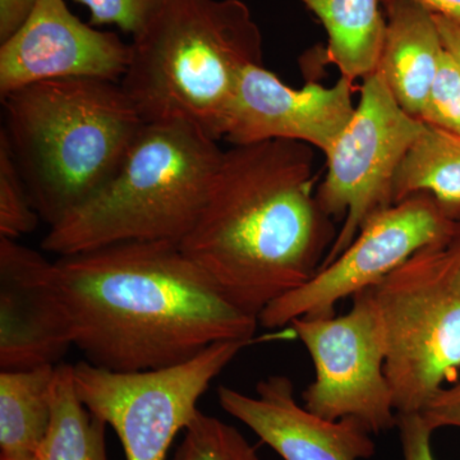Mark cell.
<instances>
[{
    "instance_id": "obj_1",
    "label": "cell",
    "mask_w": 460,
    "mask_h": 460,
    "mask_svg": "<svg viewBox=\"0 0 460 460\" xmlns=\"http://www.w3.org/2000/svg\"><path fill=\"white\" fill-rule=\"evenodd\" d=\"M51 284L72 347L109 371L178 365L220 341H252L259 325L172 242H124L59 257Z\"/></svg>"
},
{
    "instance_id": "obj_2",
    "label": "cell",
    "mask_w": 460,
    "mask_h": 460,
    "mask_svg": "<svg viewBox=\"0 0 460 460\" xmlns=\"http://www.w3.org/2000/svg\"><path fill=\"white\" fill-rule=\"evenodd\" d=\"M313 147L271 140L224 151L181 248L220 295L259 320L311 279L337 238L314 190Z\"/></svg>"
},
{
    "instance_id": "obj_3",
    "label": "cell",
    "mask_w": 460,
    "mask_h": 460,
    "mask_svg": "<svg viewBox=\"0 0 460 460\" xmlns=\"http://www.w3.org/2000/svg\"><path fill=\"white\" fill-rule=\"evenodd\" d=\"M2 132L48 226L96 195L146 126L120 83L56 78L2 98Z\"/></svg>"
},
{
    "instance_id": "obj_4",
    "label": "cell",
    "mask_w": 460,
    "mask_h": 460,
    "mask_svg": "<svg viewBox=\"0 0 460 460\" xmlns=\"http://www.w3.org/2000/svg\"><path fill=\"white\" fill-rule=\"evenodd\" d=\"M262 60V33L246 3L165 0L133 38L120 86L145 122L181 120L220 140L242 75Z\"/></svg>"
},
{
    "instance_id": "obj_5",
    "label": "cell",
    "mask_w": 460,
    "mask_h": 460,
    "mask_svg": "<svg viewBox=\"0 0 460 460\" xmlns=\"http://www.w3.org/2000/svg\"><path fill=\"white\" fill-rule=\"evenodd\" d=\"M193 124L146 123L113 178L42 239L59 257L124 242L181 244L195 226L223 157Z\"/></svg>"
},
{
    "instance_id": "obj_6",
    "label": "cell",
    "mask_w": 460,
    "mask_h": 460,
    "mask_svg": "<svg viewBox=\"0 0 460 460\" xmlns=\"http://www.w3.org/2000/svg\"><path fill=\"white\" fill-rule=\"evenodd\" d=\"M441 248L420 251L370 288L398 414L422 413L460 375V292Z\"/></svg>"
},
{
    "instance_id": "obj_7",
    "label": "cell",
    "mask_w": 460,
    "mask_h": 460,
    "mask_svg": "<svg viewBox=\"0 0 460 460\" xmlns=\"http://www.w3.org/2000/svg\"><path fill=\"white\" fill-rule=\"evenodd\" d=\"M252 341L206 348L189 361L138 372H114L86 361L74 366L75 392L87 410L111 426L127 460H165L172 440L199 413L211 381Z\"/></svg>"
},
{
    "instance_id": "obj_8",
    "label": "cell",
    "mask_w": 460,
    "mask_h": 460,
    "mask_svg": "<svg viewBox=\"0 0 460 460\" xmlns=\"http://www.w3.org/2000/svg\"><path fill=\"white\" fill-rule=\"evenodd\" d=\"M423 126L377 71L362 80L353 117L325 153L326 174L316 190L323 210L343 219L321 268L341 256L371 217L394 205L396 174Z\"/></svg>"
},
{
    "instance_id": "obj_9",
    "label": "cell",
    "mask_w": 460,
    "mask_h": 460,
    "mask_svg": "<svg viewBox=\"0 0 460 460\" xmlns=\"http://www.w3.org/2000/svg\"><path fill=\"white\" fill-rule=\"evenodd\" d=\"M341 316L301 317L290 323L314 366L305 407L330 420H358L371 434L396 428L398 413L385 375L380 320L366 289Z\"/></svg>"
},
{
    "instance_id": "obj_10",
    "label": "cell",
    "mask_w": 460,
    "mask_h": 460,
    "mask_svg": "<svg viewBox=\"0 0 460 460\" xmlns=\"http://www.w3.org/2000/svg\"><path fill=\"white\" fill-rule=\"evenodd\" d=\"M454 226L428 193L396 202L371 217L334 261L269 305L260 314V325L283 328L301 317L332 316L339 302L377 286L420 251L444 247Z\"/></svg>"
},
{
    "instance_id": "obj_11",
    "label": "cell",
    "mask_w": 460,
    "mask_h": 460,
    "mask_svg": "<svg viewBox=\"0 0 460 460\" xmlns=\"http://www.w3.org/2000/svg\"><path fill=\"white\" fill-rule=\"evenodd\" d=\"M131 44L75 17L65 0H38L23 25L0 45V98L56 78L120 83Z\"/></svg>"
},
{
    "instance_id": "obj_12",
    "label": "cell",
    "mask_w": 460,
    "mask_h": 460,
    "mask_svg": "<svg viewBox=\"0 0 460 460\" xmlns=\"http://www.w3.org/2000/svg\"><path fill=\"white\" fill-rule=\"evenodd\" d=\"M354 84L287 86L263 66H248L224 119L222 138L233 146L271 140L302 142L323 154L353 117Z\"/></svg>"
},
{
    "instance_id": "obj_13",
    "label": "cell",
    "mask_w": 460,
    "mask_h": 460,
    "mask_svg": "<svg viewBox=\"0 0 460 460\" xmlns=\"http://www.w3.org/2000/svg\"><path fill=\"white\" fill-rule=\"evenodd\" d=\"M220 407L252 429L283 460H361L376 452L371 432L358 420H330L302 407L295 384L284 375L257 383L256 396L217 387Z\"/></svg>"
},
{
    "instance_id": "obj_14",
    "label": "cell",
    "mask_w": 460,
    "mask_h": 460,
    "mask_svg": "<svg viewBox=\"0 0 460 460\" xmlns=\"http://www.w3.org/2000/svg\"><path fill=\"white\" fill-rule=\"evenodd\" d=\"M51 265L16 239L0 237V368L57 366L72 347L58 308Z\"/></svg>"
},
{
    "instance_id": "obj_15",
    "label": "cell",
    "mask_w": 460,
    "mask_h": 460,
    "mask_svg": "<svg viewBox=\"0 0 460 460\" xmlns=\"http://www.w3.org/2000/svg\"><path fill=\"white\" fill-rule=\"evenodd\" d=\"M386 30L376 71L398 104L420 120L445 51L434 13L417 0H381Z\"/></svg>"
},
{
    "instance_id": "obj_16",
    "label": "cell",
    "mask_w": 460,
    "mask_h": 460,
    "mask_svg": "<svg viewBox=\"0 0 460 460\" xmlns=\"http://www.w3.org/2000/svg\"><path fill=\"white\" fill-rule=\"evenodd\" d=\"M328 35L326 62L350 83L376 72L386 20L381 0H298Z\"/></svg>"
},
{
    "instance_id": "obj_17",
    "label": "cell",
    "mask_w": 460,
    "mask_h": 460,
    "mask_svg": "<svg viewBox=\"0 0 460 460\" xmlns=\"http://www.w3.org/2000/svg\"><path fill=\"white\" fill-rule=\"evenodd\" d=\"M57 366L0 372L2 456L38 454L50 428L51 387Z\"/></svg>"
},
{
    "instance_id": "obj_18",
    "label": "cell",
    "mask_w": 460,
    "mask_h": 460,
    "mask_svg": "<svg viewBox=\"0 0 460 460\" xmlns=\"http://www.w3.org/2000/svg\"><path fill=\"white\" fill-rule=\"evenodd\" d=\"M417 193L431 195L459 222L460 136L425 123L396 174L394 204Z\"/></svg>"
},
{
    "instance_id": "obj_19",
    "label": "cell",
    "mask_w": 460,
    "mask_h": 460,
    "mask_svg": "<svg viewBox=\"0 0 460 460\" xmlns=\"http://www.w3.org/2000/svg\"><path fill=\"white\" fill-rule=\"evenodd\" d=\"M105 423L75 392L74 366L58 365L51 387L49 431L36 456L40 460H108Z\"/></svg>"
},
{
    "instance_id": "obj_20",
    "label": "cell",
    "mask_w": 460,
    "mask_h": 460,
    "mask_svg": "<svg viewBox=\"0 0 460 460\" xmlns=\"http://www.w3.org/2000/svg\"><path fill=\"white\" fill-rule=\"evenodd\" d=\"M174 460H261L237 429L199 411L184 429Z\"/></svg>"
},
{
    "instance_id": "obj_21",
    "label": "cell",
    "mask_w": 460,
    "mask_h": 460,
    "mask_svg": "<svg viewBox=\"0 0 460 460\" xmlns=\"http://www.w3.org/2000/svg\"><path fill=\"white\" fill-rule=\"evenodd\" d=\"M40 219L7 137L0 131V237L17 239L29 234Z\"/></svg>"
},
{
    "instance_id": "obj_22",
    "label": "cell",
    "mask_w": 460,
    "mask_h": 460,
    "mask_svg": "<svg viewBox=\"0 0 460 460\" xmlns=\"http://www.w3.org/2000/svg\"><path fill=\"white\" fill-rule=\"evenodd\" d=\"M420 120L460 136V71L447 50L441 58Z\"/></svg>"
},
{
    "instance_id": "obj_23",
    "label": "cell",
    "mask_w": 460,
    "mask_h": 460,
    "mask_svg": "<svg viewBox=\"0 0 460 460\" xmlns=\"http://www.w3.org/2000/svg\"><path fill=\"white\" fill-rule=\"evenodd\" d=\"M90 9V25H115L133 38L146 29L165 0H75Z\"/></svg>"
},
{
    "instance_id": "obj_24",
    "label": "cell",
    "mask_w": 460,
    "mask_h": 460,
    "mask_svg": "<svg viewBox=\"0 0 460 460\" xmlns=\"http://www.w3.org/2000/svg\"><path fill=\"white\" fill-rule=\"evenodd\" d=\"M396 428L401 435L402 460H436L431 447L435 431L422 414H398Z\"/></svg>"
},
{
    "instance_id": "obj_25",
    "label": "cell",
    "mask_w": 460,
    "mask_h": 460,
    "mask_svg": "<svg viewBox=\"0 0 460 460\" xmlns=\"http://www.w3.org/2000/svg\"><path fill=\"white\" fill-rule=\"evenodd\" d=\"M420 414L434 431L443 428L460 429V381L444 387Z\"/></svg>"
},
{
    "instance_id": "obj_26",
    "label": "cell",
    "mask_w": 460,
    "mask_h": 460,
    "mask_svg": "<svg viewBox=\"0 0 460 460\" xmlns=\"http://www.w3.org/2000/svg\"><path fill=\"white\" fill-rule=\"evenodd\" d=\"M38 0H0V42L7 40L25 22Z\"/></svg>"
},
{
    "instance_id": "obj_27",
    "label": "cell",
    "mask_w": 460,
    "mask_h": 460,
    "mask_svg": "<svg viewBox=\"0 0 460 460\" xmlns=\"http://www.w3.org/2000/svg\"><path fill=\"white\" fill-rule=\"evenodd\" d=\"M445 50L453 58L460 71V23L449 18L434 14Z\"/></svg>"
},
{
    "instance_id": "obj_28",
    "label": "cell",
    "mask_w": 460,
    "mask_h": 460,
    "mask_svg": "<svg viewBox=\"0 0 460 460\" xmlns=\"http://www.w3.org/2000/svg\"><path fill=\"white\" fill-rule=\"evenodd\" d=\"M441 252L450 280L460 292V220L456 222L452 235L447 243L441 248Z\"/></svg>"
},
{
    "instance_id": "obj_29",
    "label": "cell",
    "mask_w": 460,
    "mask_h": 460,
    "mask_svg": "<svg viewBox=\"0 0 460 460\" xmlns=\"http://www.w3.org/2000/svg\"><path fill=\"white\" fill-rule=\"evenodd\" d=\"M431 13L449 18L460 23V0H417Z\"/></svg>"
},
{
    "instance_id": "obj_30",
    "label": "cell",
    "mask_w": 460,
    "mask_h": 460,
    "mask_svg": "<svg viewBox=\"0 0 460 460\" xmlns=\"http://www.w3.org/2000/svg\"><path fill=\"white\" fill-rule=\"evenodd\" d=\"M0 460H40L38 456H2Z\"/></svg>"
}]
</instances>
